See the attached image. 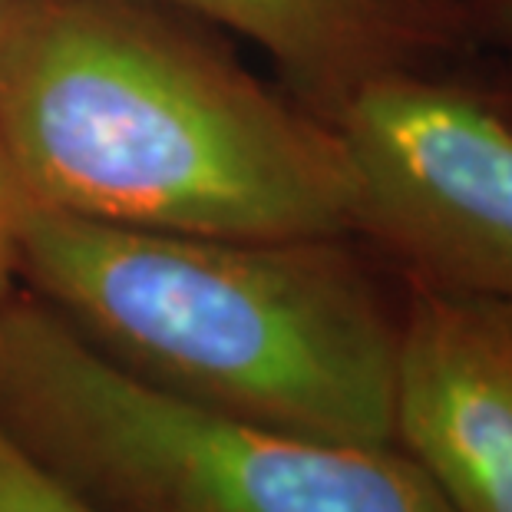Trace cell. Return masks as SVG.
<instances>
[{
	"instance_id": "1",
	"label": "cell",
	"mask_w": 512,
	"mask_h": 512,
	"mask_svg": "<svg viewBox=\"0 0 512 512\" xmlns=\"http://www.w3.org/2000/svg\"><path fill=\"white\" fill-rule=\"evenodd\" d=\"M152 0H14L0 146L30 209L225 238L354 235L337 126Z\"/></svg>"
},
{
	"instance_id": "2",
	"label": "cell",
	"mask_w": 512,
	"mask_h": 512,
	"mask_svg": "<svg viewBox=\"0 0 512 512\" xmlns=\"http://www.w3.org/2000/svg\"><path fill=\"white\" fill-rule=\"evenodd\" d=\"M20 288L129 377L341 443H394L403 281L357 235L225 238L30 209Z\"/></svg>"
},
{
	"instance_id": "3",
	"label": "cell",
	"mask_w": 512,
	"mask_h": 512,
	"mask_svg": "<svg viewBox=\"0 0 512 512\" xmlns=\"http://www.w3.org/2000/svg\"><path fill=\"white\" fill-rule=\"evenodd\" d=\"M0 423L106 512H453L394 443H341L129 377L17 288L0 304Z\"/></svg>"
},
{
	"instance_id": "4",
	"label": "cell",
	"mask_w": 512,
	"mask_h": 512,
	"mask_svg": "<svg viewBox=\"0 0 512 512\" xmlns=\"http://www.w3.org/2000/svg\"><path fill=\"white\" fill-rule=\"evenodd\" d=\"M334 126L370 252L403 281L512 301V129L466 73L380 76Z\"/></svg>"
},
{
	"instance_id": "5",
	"label": "cell",
	"mask_w": 512,
	"mask_h": 512,
	"mask_svg": "<svg viewBox=\"0 0 512 512\" xmlns=\"http://www.w3.org/2000/svg\"><path fill=\"white\" fill-rule=\"evenodd\" d=\"M394 446L453 512H512L509 298L403 281Z\"/></svg>"
},
{
	"instance_id": "6",
	"label": "cell",
	"mask_w": 512,
	"mask_h": 512,
	"mask_svg": "<svg viewBox=\"0 0 512 512\" xmlns=\"http://www.w3.org/2000/svg\"><path fill=\"white\" fill-rule=\"evenodd\" d=\"M255 43L298 103L334 123L390 73L453 70L476 57L463 0H152Z\"/></svg>"
},
{
	"instance_id": "7",
	"label": "cell",
	"mask_w": 512,
	"mask_h": 512,
	"mask_svg": "<svg viewBox=\"0 0 512 512\" xmlns=\"http://www.w3.org/2000/svg\"><path fill=\"white\" fill-rule=\"evenodd\" d=\"M0 512H106L0 423Z\"/></svg>"
},
{
	"instance_id": "8",
	"label": "cell",
	"mask_w": 512,
	"mask_h": 512,
	"mask_svg": "<svg viewBox=\"0 0 512 512\" xmlns=\"http://www.w3.org/2000/svg\"><path fill=\"white\" fill-rule=\"evenodd\" d=\"M27 212L30 202L0 146V304L20 288V238H24Z\"/></svg>"
},
{
	"instance_id": "9",
	"label": "cell",
	"mask_w": 512,
	"mask_h": 512,
	"mask_svg": "<svg viewBox=\"0 0 512 512\" xmlns=\"http://www.w3.org/2000/svg\"><path fill=\"white\" fill-rule=\"evenodd\" d=\"M463 17L476 57L512 60V0H463Z\"/></svg>"
},
{
	"instance_id": "10",
	"label": "cell",
	"mask_w": 512,
	"mask_h": 512,
	"mask_svg": "<svg viewBox=\"0 0 512 512\" xmlns=\"http://www.w3.org/2000/svg\"><path fill=\"white\" fill-rule=\"evenodd\" d=\"M466 80L473 83L479 100L512 129V60H496L493 67L466 73Z\"/></svg>"
},
{
	"instance_id": "11",
	"label": "cell",
	"mask_w": 512,
	"mask_h": 512,
	"mask_svg": "<svg viewBox=\"0 0 512 512\" xmlns=\"http://www.w3.org/2000/svg\"><path fill=\"white\" fill-rule=\"evenodd\" d=\"M10 4H14V0H0V20H4V14L10 10Z\"/></svg>"
}]
</instances>
